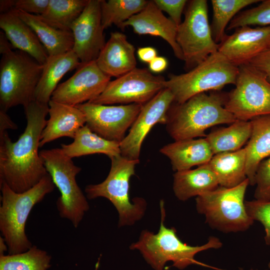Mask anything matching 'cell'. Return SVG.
Masks as SVG:
<instances>
[{
	"mask_svg": "<svg viewBox=\"0 0 270 270\" xmlns=\"http://www.w3.org/2000/svg\"><path fill=\"white\" fill-rule=\"evenodd\" d=\"M24 108L26 126L18 140L12 142L7 131L0 134V184L5 182L19 193L30 189L48 174L38 152L48 104L33 100Z\"/></svg>",
	"mask_w": 270,
	"mask_h": 270,
	"instance_id": "cell-1",
	"label": "cell"
},
{
	"mask_svg": "<svg viewBox=\"0 0 270 270\" xmlns=\"http://www.w3.org/2000/svg\"><path fill=\"white\" fill-rule=\"evenodd\" d=\"M228 93L210 91L197 94L182 104L174 102L166 114V130L174 140L206 136L205 131L237 120L225 108Z\"/></svg>",
	"mask_w": 270,
	"mask_h": 270,
	"instance_id": "cell-2",
	"label": "cell"
},
{
	"mask_svg": "<svg viewBox=\"0 0 270 270\" xmlns=\"http://www.w3.org/2000/svg\"><path fill=\"white\" fill-rule=\"evenodd\" d=\"M56 187L49 174L23 192L12 190L5 182L0 184V230L9 254L25 252L33 245L26 233V225L32 210Z\"/></svg>",
	"mask_w": 270,
	"mask_h": 270,
	"instance_id": "cell-3",
	"label": "cell"
},
{
	"mask_svg": "<svg viewBox=\"0 0 270 270\" xmlns=\"http://www.w3.org/2000/svg\"><path fill=\"white\" fill-rule=\"evenodd\" d=\"M160 208L161 220L158 232L154 234L146 230H142L138 240L130 246L132 250H138L154 270H164L168 262H172L175 268L183 270L190 265L198 264L194 258L198 252L222 247V242L215 236H210L206 244L199 246L183 242L174 228H168L164 224L166 212L162 200L160 202Z\"/></svg>",
	"mask_w": 270,
	"mask_h": 270,
	"instance_id": "cell-4",
	"label": "cell"
},
{
	"mask_svg": "<svg viewBox=\"0 0 270 270\" xmlns=\"http://www.w3.org/2000/svg\"><path fill=\"white\" fill-rule=\"evenodd\" d=\"M111 166L106 178L98 184L87 185L86 197L93 200L100 197L109 200L118 214V226H132L144 216L146 209V200L129 196L130 180L135 174V168L140 160H132L121 155L110 158Z\"/></svg>",
	"mask_w": 270,
	"mask_h": 270,
	"instance_id": "cell-5",
	"label": "cell"
},
{
	"mask_svg": "<svg viewBox=\"0 0 270 270\" xmlns=\"http://www.w3.org/2000/svg\"><path fill=\"white\" fill-rule=\"evenodd\" d=\"M238 72V66L218 51L186 73L170 74L164 88L171 91L174 102L182 104L197 94L235 84Z\"/></svg>",
	"mask_w": 270,
	"mask_h": 270,
	"instance_id": "cell-6",
	"label": "cell"
},
{
	"mask_svg": "<svg viewBox=\"0 0 270 270\" xmlns=\"http://www.w3.org/2000/svg\"><path fill=\"white\" fill-rule=\"evenodd\" d=\"M248 184L246 178L235 187L219 186L197 196L198 212L204 215L206 222L211 228L220 232H236L247 230L254 222L246 212L244 200Z\"/></svg>",
	"mask_w": 270,
	"mask_h": 270,
	"instance_id": "cell-7",
	"label": "cell"
},
{
	"mask_svg": "<svg viewBox=\"0 0 270 270\" xmlns=\"http://www.w3.org/2000/svg\"><path fill=\"white\" fill-rule=\"evenodd\" d=\"M40 156L60 193L56 202L60 216L77 228L90 208L87 198L76 181V176L82 168L75 165L61 148L42 150Z\"/></svg>",
	"mask_w": 270,
	"mask_h": 270,
	"instance_id": "cell-8",
	"label": "cell"
},
{
	"mask_svg": "<svg viewBox=\"0 0 270 270\" xmlns=\"http://www.w3.org/2000/svg\"><path fill=\"white\" fill-rule=\"evenodd\" d=\"M43 64L27 54L12 50L3 54L0 62V110L22 105L24 108L34 94Z\"/></svg>",
	"mask_w": 270,
	"mask_h": 270,
	"instance_id": "cell-9",
	"label": "cell"
},
{
	"mask_svg": "<svg viewBox=\"0 0 270 270\" xmlns=\"http://www.w3.org/2000/svg\"><path fill=\"white\" fill-rule=\"evenodd\" d=\"M176 40L188 71L218 51L219 44L212 38L208 22L207 0L188 2L184 20L178 26Z\"/></svg>",
	"mask_w": 270,
	"mask_h": 270,
	"instance_id": "cell-10",
	"label": "cell"
},
{
	"mask_svg": "<svg viewBox=\"0 0 270 270\" xmlns=\"http://www.w3.org/2000/svg\"><path fill=\"white\" fill-rule=\"evenodd\" d=\"M238 68L236 86L228 92L224 108L240 120L270 114V82L265 75L248 63Z\"/></svg>",
	"mask_w": 270,
	"mask_h": 270,
	"instance_id": "cell-11",
	"label": "cell"
},
{
	"mask_svg": "<svg viewBox=\"0 0 270 270\" xmlns=\"http://www.w3.org/2000/svg\"><path fill=\"white\" fill-rule=\"evenodd\" d=\"M165 81L163 76H154L146 68H136L110 80L98 97L88 102L104 105H144L165 88Z\"/></svg>",
	"mask_w": 270,
	"mask_h": 270,
	"instance_id": "cell-12",
	"label": "cell"
},
{
	"mask_svg": "<svg viewBox=\"0 0 270 270\" xmlns=\"http://www.w3.org/2000/svg\"><path fill=\"white\" fill-rule=\"evenodd\" d=\"M77 106L84 114L86 125L94 133L108 140L120 143L143 104L108 106L86 102Z\"/></svg>",
	"mask_w": 270,
	"mask_h": 270,
	"instance_id": "cell-13",
	"label": "cell"
},
{
	"mask_svg": "<svg viewBox=\"0 0 270 270\" xmlns=\"http://www.w3.org/2000/svg\"><path fill=\"white\" fill-rule=\"evenodd\" d=\"M110 78L96 61L82 63L71 77L58 85L51 100L72 106L90 102L103 92Z\"/></svg>",
	"mask_w": 270,
	"mask_h": 270,
	"instance_id": "cell-14",
	"label": "cell"
},
{
	"mask_svg": "<svg viewBox=\"0 0 270 270\" xmlns=\"http://www.w3.org/2000/svg\"><path fill=\"white\" fill-rule=\"evenodd\" d=\"M174 102L171 91L164 88L143 105L128 134L120 143L122 156L129 160H139L146 136L156 124H166L167 112Z\"/></svg>",
	"mask_w": 270,
	"mask_h": 270,
	"instance_id": "cell-15",
	"label": "cell"
},
{
	"mask_svg": "<svg viewBox=\"0 0 270 270\" xmlns=\"http://www.w3.org/2000/svg\"><path fill=\"white\" fill-rule=\"evenodd\" d=\"M101 0H88L70 28L74 38L72 50L82 63L96 61L105 45L102 23Z\"/></svg>",
	"mask_w": 270,
	"mask_h": 270,
	"instance_id": "cell-16",
	"label": "cell"
},
{
	"mask_svg": "<svg viewBox=\"0 0 270 270\" xmlns=\"http://www.w3.org/2000/svg\"><path fill=\"white\" fill-rule=\"evenodd\" d=\"M218 52L238 66L248 63L270 46V26H244L226 35Z\"/></svg>",
	"mask_w": 270,
	"mask_h": 270,
	"instance_id": "cell-17",
	"label": "cell"
},
{
	"mask_svg": "<svg viewBox=\"0 0 270 270\" xmlns=\"http://www.w3.org/2000/svg\"><path fill=\"white\" fill-rule=\"evenodd\" d=\"M128 26L138 34H149L163 38L171 46L176 58L184 61L182 50L176 40L178 26L162 14L153 0H148L142 11L124 22L120 28L123 30Z\"/></svg>",
	"mask_w": 270,
	"mask_h": 270,
	"instance_id": "cell-18",
	"label": "cell"
},
{
	"mask_svg": "<svg viewBox=\"0 0 270 270\" xmlns=\"http://www.w3.org/2000/svg\"><path fill=\"white\" fill-rule=\"evenodd\" d=\"M135 50L124 34L112 32L96 62L105 74L118 78L136 68Z\"/></svg>",
	"mask_w": 270,
	"mask_h": 270,
	"instance_id": "cell-19",
	"label": "cell"
},
{
	"mask_svg": "<svg viewBox=\"0 0 270 270\" xmlns=\"http://www.w3.org/2000/svg\"><path fill=\"white\" fill-rule=\"evenodd\" d=\"M48 106L49 118L41 134L40 148L61 137L74 139L86 124L84 113L76 106L50 100Z\"/></svg>",
	"mask_w": 270,
	"mask_h": 270,
	"instance_id": "cell-20",
	"label": "cell"
},
{
	"mask_svg": "<svg viewBox=\"0 0 270 270\" xmlns=\"http://www.w3.org/2000/svg\"><path fill=\"white\" fill-rule=\"evenodd\" d=\"M0 28L14 48L23 52L43 64L48 55L32 28L12 10L0 14Z\"/></svg>",
	"mask_w": 270,
	"mask_h": 270,
	"instance_id": "cell-21",
	"label": "cell"
},
{
	"mask_svg": "<svg viewBox=\"0 0 270 270\" xmlns=\"http://www.w3.org/2000/svg\"><path fill=\"white\" fill-rule=\"evenodd\" d=\"M160 152L169 158L176 172L206 164L214 156L205 138L176 140L162 146Z\"/></svg>",
	"mask_w": 270,
	"mask_h": 270,
	"instance_id": "cell-22",
	"label": "cell"
},
{
	"mask_svg": "<svg viewBox=\"0 0 270 270\" xmlns=\"http://www.w3.org/2000/svg\"><path fill=\"white\" fill-rule=\"evenodd\" d=\"M78 56L72 50L60 54L48 56L43 64L42 71L34 94V100L48 104L54 92L63 76L80 66Z\"/></svg>",
	"mask_w": 270,
	"mask_h": 270,
	"instance_id": "cell-23",
	"label": "cell"
},
{
	"mask_svg": "<svg viewBox=\"0 0 270 270\" xmlns=\"http://www.w3.org/2000/svg\"><path fill=\"white\" fill-rule=\"evenodd\" d=\"M12 11L32 28L48 56L60 54L72 50L74 38L71 30H63L52 26L40 15L17 10Z\"/></svg>",
	"mask_w": 270,
	"mask_h": 270,
	"instance_id": "cell-24",
	"label": "cell"
},
{
	"mask_svg": "<svg viewBox=\"0 0 270 270\" xmlns=\"http://www.w3.org/2000/svg\"><path fill=\"white\" fill-rule=\"evenodd\" d=\"M252 134L247 145L246 173L250 184L254 186L255 176L259 164L270 156V114L250 120Z\"/></svg>",
	"mask_w": 270,
	"mask_h": 270,
	"instance_id": "cell-25",
	"label": "cell"
},
{
	"mask_svg": "<svg viewBox=\"0 0 270 270\" xmlns=\"http://www.w3.org/2000/svg\"><path fill=\"white\" fill-rule=\"evenodd\" d=\"M218 186L217 178L208 163L195 169L176 172L174 174L173 190L182 201L197 197Z\"/></svg>",
	"mask_w": 270,
	"mask_h": 270,
	"instance_id": "cell-26",
	"label": "cell"
},
{
	"mask_svg": "<svg viewBox=\"0 0 270 270\" xmlns=\"http://www.w3.org/2000/svg\"><path fill=\"white\" fill-rule=\"evenodd\" d=\"M246 148L232 152H222L213 156L208 165L215 174L220 186L227 188L235 187L246 178Z\"/></svg>",
	"mask_w": 270,
	"mask_h": 270,
	"instance_id": "cell-27",
	"label": "cell"
},
{
	"mask_svg": "<svg viewBox=\"0 0 270 270\" xmlns=\"http://www.w3.org/2000/svg\"><path fill=\"white\" fill-rule=\"evenodd\" d=\"M61 149L71 158L95 154H103L110 158L121 155L120 143L104 138L86 125L79 129L71 144H61Z\"/></svg>",
	"mask_w": 270,
	"mask_h": 270,
	"instance_id": "cell-28",
	"label": "cell"
},
{
	"mask_svg": "<svg viewBox=\"0 0 270 270\" xmlns=\"http://www.w3.org/2000/svg\"><path fill=\"white\" fill-rule=\"evenodd\" d=\"M252 134L250 121L236 120L230 126L215 130L206 136L214 155L239 150L248 141Z\"/></svg>",
	"mask_w": 270,
	"mask_h": 270,
	"instance_id": "cell-29",
	"label": "cell"
},
{
	"mask_svg": "<svg viewBox=\"0 0 270 270\" xmlns=\"http://www.w3.org/2000/svg\"><path fill=\"white\" fill-rule=\"evenodd\" d=\"M88 0H50L45 12L40 15L58 28L70 30L74 22L83 12Z\"/></svg>",
	"mask_w": 270,
	"mask_h": 270,
	"instance_id": "cell-30",
	"label": "cell"
},
{
	"mask_svg": "<svg viewBox=\"0 0 270 270\" xmlns=\"http://www.w3.org/2000/svg\"><path fill=\"white\" fill-rule=\"evenodd\" d=\"M259 0H212L213 18L210 26L214 42L220 44L226 34L225 30L233 18L244 8Z\"/></svg>",
	"mask_w": 270,
	"mask_h": 270,
	"instance_id": "cell-31",
	"label": "cell"
},
{
	"mask_svg": "<svg viewBox=\"0 0 270 270\" xmlns=\"http://www.w3.org/2000/svg\"><path fill=\"white\" fill-rule=\"evenodd\" d=\"M146 0H101L102 23L104 30L114 24L121 25L142 11L147 5Z\"/></svg>",
	"mask_w": 270,
	"mask_h": 270,
	"instance_id": "cell-32",
	"label": "cell"
},
{
	"mask_svg": "<svg viewBox=\"0 0 270 270\" xmlns=\"http://www.w3.org/2000/svg\"><path fill=\"white\" fill-rule=\"evenodd\" d=\"M51 260L46 251L33 245L24 252L0 256V270H48Z\"/></svg>",
	"mask_w": 270,
	"mask_h": 270,
	"instance_id": "cell-33",
	"label": "cell"
},
{
	"mask_svg": "<svg viewBox=\"0 0 270 270\" xmlns=\"http://www.w3.org/2000/svg\"><path fill=\"white\" fill-rule=\"evenodd\" d=\"M252 26H270V0H261L257 6L238 12L230 22L226 30Z\"/></svg>",
	"mask_w": 270,
	"mask_h": 270,
	"instance_id": "cell-34",
	"label": "cell"
},
{
	"mask_svg": "<svg viewBox=\"0 0 270 270\" xmlns=\"http://www.w3.org/2000/svg\"><path fill=\"white\" fill-rule=\"evenodd\" d=\"M245 206L248 216L262 225L265 232V243L270 245V201L256 200L245 201Z\"/></svg>",
	"mask_w": 270,
	"mask_h": 270,
	"instance_id": "cell-35",
	"label": "cell"
},
{
	"mask_svg": "<svg viewBox=\"0 0 270 270\" xmlns=\"http://www.w3.org/2000/svg\"><path fill=\"white\" fill-rule=\"evenodd\" d=\"M254 197L255 200L270 201V156L258 165L256 176Z\"/></svg>",
	"mask_w": 270,
	"mask_h": 270,
	"instance_id": "cell-36",
	"label": "cell"
},
{
	"mask_svg": "<svg viewBox=\"0 0 270 270\" xmlns=\"http://www.w3.org/2000/svg\"><path fill=\"white\" fill-rule=\"evenodd\" d=\"M158 8L167 12L170 18L178 26L182 22V14L187 4L186 0H154Z\"/></svg>",
	"mask_w": 270,
	"mask_h": 270,
	"instance_id": "cell-37",
	"label": "cell"
},
{
	"mask_svg": "<svg viewBox=\"0 0 270 270\" xmlns=\"http://www.w3.org/2000/svg\"><path fill=\"white\" fill-rule=\"evenodd\" d=\"M50 0H16L14 10L28 14L42 15L46 10Z\"/></svg>",
	"mask_w": 270,
	"mask_h": 270,
	"instance_id": "cell-38",
	"label": "cell"
},
{
	"mask_svg": "<svg viewBox=\"0 0 270 270\" xmlns=\"http://www.w3.org/2000/svg\"><path fill=\"white\" fill-rule=\"evenodd\" d=\"M248 63L264 74L270 82V46Z\"/></svg>",
	"mask_w": 270,
	"mask_h": 270,
	"instance_id": "cell-39",
	"label": "cell"
},
{
	"mask_svg": "<svg viewBox=\"0 0 270 270\" xmlns=\"http://www.w3.org/2000/svg\"><path fill=\"white\" fill-rule=\"evenodd\" d=\"M137 54L142 62L148 64L157 56L156 50L151 46L140 48Z\"/></svg>",
	"mask_w": 270,
	"mask_h": 270,
	"instance_id": "cell-40",
	"label": "cell"
},
{
	"mask_svg": "<svg viewBox=\"0 0 270 270\" xmlns=\"http://www.w3.org/2000/svg\"><path fill=\"white\" fill-rule=\"evenodd\" d=\"M168 65L166 58L157 56L148 64L149 70L153 72L160 73L164 70Z\"/></svg>",
	"mask_w": 270,
	"mask_h": 270,
	"instance_id": "cell-41",
	"label": "cell"
},
{
	"mask_svg": "<svg viewBox=\"0 0 270 270\" xmlns=\"http://www.w3.org/2000/svg\"><path fill=\"white\" fill-rule=\"evenodd\" d=\"M17 126L11 120L6 112L0 110V134L8 129H16Z\"/></svg>",
	"mask_w": 270,
	"mask_h": 270,
	"instance_id": "cell-42",
	"label": "cell"
},
{
	"mask_svg": "<svg viewBox=\"0 0 270 270\" xmlns=\"http://www.w3.org/2000/svg\"><path fill=\"white\" fill-rule=\"evenodd\" d=\"M14 48L6 36L4 32H0V53L2 55L13 50Z\"/></svg>",
	"mask_w": 270,
	"mask_h": 270,
	"instance_id": "cell-43",
	"label": "cell"
},
{
	"mask_svg": "<svg viewBox=\"0 0 270 270\" xmlns=\"http://www.w3.org/2000/svg\"><path fill=\"white\" fill-rule=\"evenodd\" d=\"M16 0H0V14L10 12L15 8Z\"/></svg>",
	"mask_w": 270,
	"mask_h": 270,
	"instance_id": "cell-44",
	"label": "cell"
},
{
	"mask_svg": "<svg viewBox=\"0 0 270 270\" xmlns=\"http://www.w3.org/2000/svg\"><path fill=\"white\" fill-rule=\"evenodd\" d=\"M8 251V247L4 240V238L0 236V256L4 255V253Z\"/></svg>",
	"mask_w": 270,
	"mask_h": 270,
	"instance_id": "cell-45",
	"label": "cell"
},
{
	"mask_svg": "<svg viewBox=\"0 0 270 270\" xmlns=\"http://www.w3.org/2000/svg\"><path fill=\"white\" fill-rule=\"evenodd\" d=\"M268 268H269V270H270V262L268 264ZM240 270H244L242 268H240ZM250 270H254L252 269H251Z\"/></svg>",
	"mask_w": 270,
	"mask_h": 270,
	"instance_id": "cell-46",
	"label": "cell"
}]
</instances>
